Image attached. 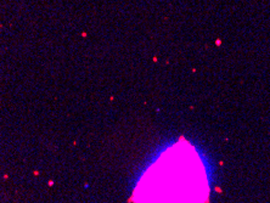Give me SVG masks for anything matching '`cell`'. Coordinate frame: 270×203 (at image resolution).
<instances>
[{"label":"cell","instance_id":"cell-1","mask_svg":"<svg viewBox=\"0 0 270 203\" xmlns=\"http://www.w3.org/2000/svg\"><path fill=\"white\" fill-rule=\"evenodd\" d=\"M207 197L203 162L185 140L162 151L144 171L134 191L136 203H204Z\"/></svg>","mask_w":270,"mask_h":203}]
</instances>
